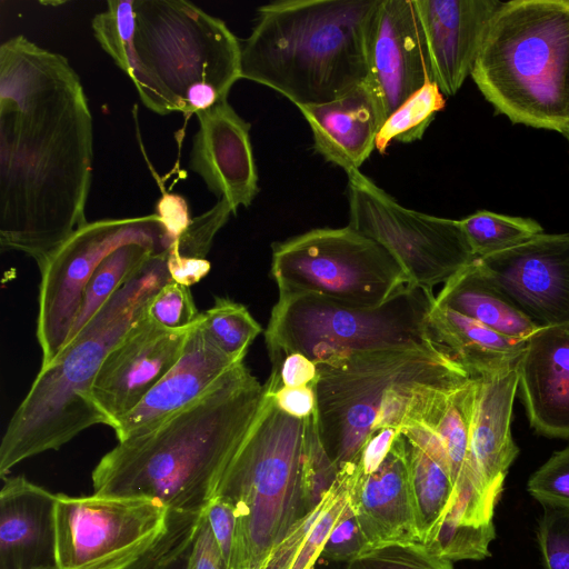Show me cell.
I'll return each instance as SVG.
<instances>
[{
	"instance_id": "6da1fadb",
	"label": "cell",
	"mask_w": 569,
	"mask_h": 569,
	"mask_svg": "<svg viewBox=\"0 0 569 569\" xmlns=\"http://www.w3.org/2000/svg\"><path fill=\"white\" fill-rule=\"evenodd\" d=\"M93 123L69 60L22 34L0 47V247L40 267L86 219Z\"/></svg>"
},
{
	"instance_id": "7a4b0ae2",
	"label": "cell",
	"mask_w": 569,
	"mask_h": 569,
	"mask_svg": "<svg viewBox=\"0 0 569 569\" xmlns=\"http://www.w3.org/2000/svg\"><path fill=\"white\" fill-rule=\"evenodd\" d=\"M264 387L244 362L152 430L118 441L92 470L93 493L154 499L201 513L260 409Z\"/></svg>"
},
{
	"instance_id": "3957f363",
	"label": "cell",
	"mask_w": 569,
	"mask_h": 569,
	"mask_svg": "<svg viewBox=\"0 0 569 569\" xmlns=\"http://www.w3.org/2000/svg\"><path fill=\"white\" fill-rule=\"evenodd\" d=\"M380 0H282L258 8L241 44V79L297 107L335 100L367 79V48Z\"/></svg>"
},
{
	"instance_id": "277c9868",
	"label": "cell",
	"mask_w": 569,
	"mask_h": 569,
	"mask_svg": "<svg viewBox=\"0 0 569 569\" xmlns=\"http://www.w3.org/2000/svg\"><path fill=\"white\" fill-rule=\"evenodd\" d=\"M167 250L153 254L93 318L40 368L3 433L0 476L33 456L58 450L79 433L106 425L92 388L108 353L141 318L151 297L171 280Z\"/></svg>"
},
{
	"instance_id": "5b68a950",
	"label": "cell",
	"mask_w": 569,
	"mask_h": 569,
	"mask_svg": "<svg viewBox=\"0 0 569 569\" xmlns=\"http://www.w3.org/2000/svg\"><path fill=\"white\" fill-rule=\"evenodd\" d=\"M126 76L143 106L196 114L227 101L241 79V44L224 21L183 0H134Z\"/></svg>"
},
{
	"instance_id": "8992f818",
	"label": "cell",
	"mask_w": 569,
	"mask_h": 569,
	"mask_svg": "<svg viewBox=\"0 0 569 569\" xmlns=\"http://www.w3.org/2000/svg\"><path fill=\"white\" fill-rule=\"evenodd\" d=\"M471 78L512 123L569 133V0L505 1Z\"/></svg>"
},
{
	"instance_id": "52a82bcc",
	"label": "cell",
	"mask_w": 569,
	"mask_h": 569,
	"mask_svg": "<svg viewBox=\"0 0 569 569\" xmlns=\"http://www.w3.org/2000/svg\"><path fill=\"white\" fill-rule=\"evenodd\" d=\"M317 417L318 411L305 419L283 412L264 388L257 417L214 496L231 505L237 516L232 569H261L291 527L310 511L305 479Z\"/></svg>"
},
{
	"instance_id": "ba28073f",
	"label": "cell",
	"mask_w": 569,
	"mask_h": 569,
	"mask_svg": "<svg viewBox=\"0 0 569 569\" xmlns=\"http://www.w3.org/2000/svg\"><path fill=\"white\" fill-rule=\"evenodd\" d=\"M435 301L432 290L417 286L378 308L316 293L279 295L264 330L272 370L290 353L322 363L378 350L440 347L428 325Z\"/></svg>"
},
{
	"instance_id": "9c48e42d",
	"label": "cell",
	"mask_w": 569,
	"mask_h": 569,
	"mask_svg": "<svg viewBox=\"0 0 569 569\" xmlns=\"http://www.w3.org/2000/svg\"><path fill=\"white\" fill-rule=\"evenodd\" d=\"M316 366L319 432L338 470L358 462L392 388L411 382L455 387L470 379L441 347L378 350Z\"/></svg>"
},
{
	"instance_id": "30bf717a",
	"label": "cell",
	"mask_w": 569,
	"mask_h": 569,
	"mask_svg": "<svg viewBox=\"0 0 569 569\" xmlns=\"http://www.w3.org/2000/svg\"><path fill=\"white\" fill-rule=\"evenodd\" d=\"M270 274L279 295L316 293L359 308H378L413 286L387 249L349 226L274 242Z\"/></svg>"
},
{
	"instance_id": "8fae6325",
	"label": "cell",
	"mask_w": 569,
	"mask_h": 569,
	"mask_svg": "<svg viewBox=\"0 0 569 569\" xmlns=\"http://www.w3.org/2000/svg\"><path fill=\"white\" fill-rule=\"evenodd\" d=\"M347 176L348 226L387 249L411 284L432 290L477 259L459 220L402 207L360 170Z\"/></svg>"
},
{
	"instance_id": "7c38bea8",
	"label": "cell",
	"mask_w": 569,
	"mask_h": 569,
	"mask_svg": "<svg viewBox=\"0 0 569 569\" xmlns=\"http://www.w3.org/2000/svg\"><path fill=\"white\" fill-rule=\"evenodd\" d=\"M129 242L148 243L161 251L170 247L156 213L106 218L78 228L39 267L36 335L42 353L41 367L67 342L97 267L113 250Z\"/></svg>"
},
{
	"instance_id": "4fadbf2b",
	"label": "cell",
	"mask_w": 569,
	"mask_h": 569,
	"mask_svg": "<svg viewBox=\"0 0 569 569\" xmlns=\"http://www.w3.org/2000/svg\"><path fill=\"white\" fill-rule=\"evenodd\" d=\"M169 519L154 499L58 493V569H126L159 541Z\"/></svg>"
},
{
	"instance_id": "5bb4252c",
	"label": "cell",
	"mask_w": 569,
	"mask_h": 569,
	"mask_svg": "<svg viewBox=\"0 0 569 569\" xmlns=\"http://www.w3.org/2000/svg\"><path fill=\"white\" fill-rule=\"evenodd\" d=\"M476 262L536 327H569V233H541Z\"/></svg>"
},
{
	"instance_id": "9a60e30c",
	"label": "cell",
	"mask_w": 569,
	"mask_h": 569,
	"mask_svg": "<svg viewBox=\"0 0 569 569\" xmlns=\"http://www.w3.org/2000/svg\"><path fill=\"white\" fill-rule=\"evenodd\" d=\"M190 329H166L146 312L130 327L106 357L92 388L106 426L113 429L173 367Z\"/></svg>"
},
{
	"instance_id": "2e32d148",
	"label": "cell",
	"mask_w": 569,
	"mask_h": 569,
	"mask_svg": "<svg viewBox=\"0 0 569 569\" xmlns=\"http://www.w3.org/2000/svg\"><path fill=\"white\" fill-rule=\"evenodd\" d=\"M367 70L366 83L381 124L426 82L433 81L413 0L379 1L369 30Z\"/></svg>"
},
{
	"instance_id": "e0dca14e",
	"label": "cell",
	"mask_w": 569,
	"mask_h": 569,
	"mask_svg": "<svg viewBox=\"0 0 569 569\" xmlns=\"http://www.w3.org/2000/svg\"><path fill=\"white\" fill-rule=\"evenodd\" d=\"M473 392L472 378L456 387L422 386L416 390L401 427L415 422L437 433L448 457L456 505L469 521L485 523L492 521L498 501L486 491L470 461Z\"/></svg>"
},
{
	"instance_id": "ac0fdd59",
	"label": "cell",
	"mask_w": 569,
	"mask_h": 569,
	"mask_svg": "<svg viewBox=\"0 0 569 569\" xmlns=\"http://www.w3.org/2000/svg\"><path fill=\"white\" fill-rule=\"evenodd\" d=\"M189 168L218 200H226L237 213L249 207L258 193V172L250 141V123L228 100L196 113Z\"/></svg>"
},
{
	"instance_id": "d6986e66",
	"label": "cell",
	"mask_w": 569,
	"mask_h": 569,
	"mask_svg": "<svg viewBox=\"0 0 569 569\" xmlns=\"http://www.w3.org/2000/svg\"><path fill=\"white\" fill-rule=\"evenodd\" d=\"M426 39L433 81L456 94L471 76L486 33L505 1L413 0Z\"/></svg>"
},
{
	"instance_id": "ffe728a7",
	"label": "cell",
	"mask_w": 569,
	"mask_h": 569,
	"mask_svg": "<svg viewBox=\"0 0 569 569\" xmlns=\"http://www.w3.org/2000/svg\"><path fill=\"white\" fill-rule=\"evenodd\" d=\"M238 363L241 362L231 359L212 342L199 316L178 361L113 428L118 441L152 430L200 398Z\"/></svg>"
},
{
	"instance_id": "44dd1931",
	"label": "cell",
	"mask_w": 569,
	"mask_h": 569,
	"mask_svg": "<svg viewBox=\"0 0 569 569\" xmlns=\"http://www.w3.org/2000/svg\"><path fill=\"white\" fill-rule=\"evenodd\" d=\"M350 503L367 549L419 541L401 433L372 473L351 465Z\"/></svg>"
},
{
	"instance_id": "7402d4cb",
	"label": "cell",
	"mask_w": 569,
	"mask_h": 569,
	"mask_svg": "<svg viewBox=\"0 0 569 569\" xmlns=\"http://www.w3.org/2000/svg\"><path fill=\"white\" fill-rule=\"evenodd\" d=\"M0 491V569H58L57 495L23 476Z\"/></svg>"
},
{
	"instance_id": "603a6c76",
	"label": "cell",
	"mask_w": 569,
	"mask_h": 569,
	"mask_svg": "<svg viewBox=\"0 0 569 569\" xmlns=\"http://www.w3.org/2000/svg\"><path fill=\"white\" fill-rule=\"evenodd\" d=\"M518 389L538 433L569 438V327L540 329L527 340Z\"/></svg>"
},
{
	"instance_id": "cb8c5ba5",
	"label": "cell",
	"mask_w": 569,
	"mask_h": 569,
	"mask_svg": "<svg viewBox=\"0 0 569 569\" xmlns=\"http://www.w3.org/2000/svg\"><path fill=\"white\" fill-rule=\"evenodd\" d=\"M472 379L470 461L486 491L498 501L508 469L519 452L510 428L518 390V363Z\"/></svg>"
},
{
	"instance_id": "d4e9b609",
	"label": "cell",
	"mask_w": 569,
	"mask_h": 569,
	"mask_svg": "<svg viewBox=\"0 0 569 569\" xmlns=\"http://www.w3.org/2000/svg\"><path fill=\"white\" fill-rule=\"evenodd\" d=\"M298 109L310 126L316 152L347 174L358 171L376 149L381 122L366 81L335 100Z\"/></svg>"
},
{
	"instance_id": "484cf974",
	"label": "cell",
	"mask_w": 569,
	"mask_h": 569,
	"mask_svg": "<svg viewBox=\"0 0 569 569\" xmlns=\"http://www.w3.org/2000/svg\"><path fill=\"white\" fill-rule=\"evenodd\" d=\"M428 325L435 341L477 378L516 366L526 339L510 338L449 308L432 306Z\"/></svg>"
},
{
	"instance_id": "4316f807",
	"label": "cell",
	"mask_w": 569,
	"mask_h": 569,
	"mask_svg": "<svg viewBox=\"0 0 569 569\" xmlns=\"http://www.w3.org/2000/svg\"><path fill=\"white\" fill-rule=\"evenodd\" d=\"M436 305L510 338L528 340L540 330L488 281L476 260L443 284Z\"/></svg>"
},
{
	"instance_id": "83f0119b",
	"label": "cell",
	"mask_w": 569,
	"mask_h": 569,
	"mask_svg": "<svg viewBox=\"0 0 569 569\" xmlns=\"http://www.w3.org/2000/svg\"><path fill=\"white\" fill-rule=\"evenodd\" d=\"M351 465L338 477L322 500L288 531L261 569H313L325 545L350 502Z\"/></svg>"
},
{
	"instance_id": "f1b7e54d",
	"label": "cell",
	"mask_w": 569,
	"mask_h": 569,
	"mask_svg": "<svg viewBox=\"0 0 569 569\" xmlns=\"http://www.w3.org/2000/svg\"><path fill=\"white\" fill-rule=\"evenodd\" d=\"M403 438L417 530L425 543L451 507L455 485L448 465Z\"/></svg>"
},
{
	"instance_id": "f546056e",
	"label": "cell",
	"mask_w": 569,
	"mask_h": 569,
	"mask_svg": "<svg viewBox=\"0 0 569 569\" xmlns=\"http://www.w3.org/2000/svg\"><path fill=\"white\" fill-rule=\"evenodd\" d=\"M160 252L162 251L148 243L129 242L107 256L86 287L82 305L69 338L78 333L153 254Z\"/></svg>"
},
{
	"instance_id": "4dcf8cb0",
	"label": "cell",
	"mask_w": 569,
	"mask_h": 569,
	"mask_svg": "<svg viewBox=\"0 0 569 569\" xmlns=\"http://www.w3.org/2000/svg\"><path fill=\"white\" fill-rule=\"evenodd\" d=\"M459 221L476 258L511 249L543 233V228L533 219L488 210L477 211Z\"/></svg>"
},
{
	"instance_id": "1f68e13d",
	"label": "cell",
	"mask_w": 569,
	"mask_h": 569,
	"mask_svg": "<svg viewBox=\"0 0 569 569\" xmlns=\"http://www.w3.org/2000/svg\"><path fill=\"white\" fill-rule=\"evenodd\" d=\"M200 323L212 342L237 362H243L262 332L247 307L227 297H216L213 305L200 313Z\"/></svg>"
},
{
	"instance_id": "d6a6232c",
	"label": "cell",
	"mask_w": 569,
	"mask_h": 569,
	"mask_svg": "<svg viewBox=\"0 0 569 569\" xmlns=\"http://www.w3.org/2000/svg\"><path fill=\"white\" fill-rule=\"evenodd\" d=\"M446 104L445 94L435 81L426 82L403 101L381 124L376 149L385 153L391 142L411 143L420 140Z\"/></svg>"
},
{
	"instance_id": "836d02e7",
	"label": "cell",
	"mask_w": 569,
	"mask_h": 569,
	"mask_svg": "<svg viewBox=\"0 0 569 569\" xmlns=\"http://www.w3.org/2000/svg\"><path fill=\"white\" fill-rule=\"evenodd\" d=\"M495 537L492 522L469 525L445 516L425 545L450 561L481 560L490 556L489 545Z\"/></svg>"
},
{
	"instance_id": "e575fe53",
	"label": "cell",
	"mask_w": 569,
	"mask_h": 569,
	"mask_svg": "<svg viewBox=\"0 0 569 569\" xmlns=\"http://www.w3.org/2000/svg\"><path fill=\"white\" fill-rule=\"evenodd\" d=\"M96 40L116 66L126 74L136 31L134 0H110L107 9L91 22Z\"/></svg>"
},
{
	"instance_id": "d590c367",
	"label": "cell",
	"mask_w": 569,
	"mask_h": 569,
	"mask_svg": "<svg viewBox=\"0 0 569 569\" xmlns=\"http://www.w3.org/2000/svg\"><path fill=\"white\" fill-rule=\"evenodd\" d=\"M349 569H453V566L416 541L365 549L349 562Z\"/></svg>"
},
{
	"instance_id": "8d00e7d4",
	"label": "cell",
	"mask_w": 569,
	"mask_h": 569,
	"mask_svg": "<svg viewBox=\"0 0 569 569\" xmlns=\"http://www.w3.org/2000/svg\"><path fill=\"white\" fill-rule=\"evenodd\" d=\"M201 513L170 511L166 533L144 556L126 569H173L187 556Z\"/></svg>"
},
{
	"instance_id": "74e56055",
	"label": "cell",
	"mask_w": 569,
	"mask_h": 569,
	"mask_svg": "<svg viewBox=\"0 0 569 569\" xmlns=\"http://www.w3.org/2000/svg\"><path fill=\"white\" fill-rule=\"evenodd\" d=\"M146 316L166 329L187 330L198 321L200 311L189 287L170 280L151 297Z\"/></svg>"
},
{
	"instance_id": "f35d334b",
	"label": "cell",
	"mask_w": 569,
	"mask_h": 569,
	"mask_svg": "<svg viewBox=\"0 0 569 569\" xmlns=\"http://www.w3.org/2000/svg\"><path fill=\"white\" fill-rule=\"evenodd\" d=\"M233 213L226 200L217 203L203 213L192 218L188 228L169 247L186 257L206 259L218 231Z\"/></svg>"
},
{
	"instance_id": "ab89813d",
	"label": "cell",
	"mask_w": 569,
	"mask_h": 569,
	"mask_svg": "<svg viewBox=\"0 0 569 569\" xmlns=\"http://www.w3.org/2000/svg\"><path fill=\"white\" fill-rule=\"evenodd\" d=\"M527 489L543 507L569 508V447L555 452L535 471Z\"/></svg>"
},
{
	"instance_id": "60d3db41",
	"label": "cell",
	"mask_w": 569,
	"mask_h": 569,
	"mask_svg": "<svg viewBox=\"0 0 569 569\" xmlns=\"http://www.w3.org/2000/svg\"><path fill=\"white\" fill-rule=\"evenodd\" d=\"M538 543L546 569H569V508L545 506Z\"/></svg>"
},
{
	"instance_id": "b9f144b4",
	"label": "cell",
	"mask_w": 569,
	"mask_h": 569,
	"mask_svg": "<svg viewBox=\"0 0 569 569\" xmlns=\"http://www.w3.org/2000/svg\"><path fill=\"white\" fill-rule=\"evenodd\" d=\"M365 549H367L366 542L349 502L333 527L321 557L330 561H346L349 563Z\"/></svg>"
},
{
	"instance_id": "7bdbcfd3",
	"label": "cell",
	"mask_w": 569,
	"mask_h": 569,
	"mask_svg": "<svg viewBox=\"0 0 569 569\" xmlns=\"http://www.w3.org/2000/svg\"><path fill=\"white\" fill-rule=\"evenodd\" d=\"M203 512L228 568L232 569L237 540L234 509L227 501L213 498Z\"/></svg>"
},
{
	"instance_id": "ee69618b",
	"label": "cell",
	"mask_w": 569,
	"mask_h": 569,
	"mask_svg": "<svg viewBox=\"0 0 569 569\" xmlns=\"http://www.w3.org/2000/svg\"><path fill=\"white\" fill-rule=\"evenodd\" d=\"M183 569H229L204 512L199 518Z\"/></svg>"
},
{
	"instance_id": "f6af8a7d",
	"label": "cell",
	"mask_w": 569,
	"mask_h": 569,
	"mask_svg": "<svg viewBox=\"0 0 569 569\" xmlns=\"http://www.w3.org/2000/svg\"><path fill=\"white\" fill-rule=\"evenodd\" d=\"M318 378L317 366L301 353H290L280 366L271 370L264 383L269 391L286 387H302L315 385Z\"/></svg>"
},
{
	"instance_id": "bcb514c9",
	"label": "cell",
	"mask_w": 569,
	"mask_h": 569,
	"mask_svg": "<svg viewBox=\"0 0 569 569\" xmlns=\"http://www.w3.org/2000/svg\"><path fill=\"white\" fill-rule=\"evenodd\" d=\"M154 213L159 217L164 228L170 246L188 228L192 220L187 200L182 196L172 192H162V196L156 203Z\"/></svg>"
},
{
	"instance_id": "7dc6e473",
	"label": "cell",
	"mask_w": 569,
	"mask_h": 569,
	"mask_svg": "<svg viewBox=\"0 0 569 569\" xmlns=\"http://www.w3.org/2000/svg\"><path fill=\"white\" fill-rule=\"evenodd\" d=\"M266 390L272 395L278 408L292 417L305 419L317 411L315 385L302 387L283 386L276 391H269L267 388Z\"/></svg>"
},
{
	"instance_id": "c3c4849f",
	"label": "cell",
	"mask_w": 569,
	"mask_h": 569,
	"mask_svg": "<svg viewBox=\"0 0 569 569\" xmlns=\"http://www.w3.org/2000/svg\"><path fill=\"white\" fill-rule=\"evenodd\" d=\"M399 433L398 429L383 428L368 439L357 462L361 475H370L381 466Z\"/></svg>"
},
{
	"instance_id": "681fc988",
	"label": "cell",
	"mask_w": 569,
	"mask_h": 569,
	"mask_svg": "<svg viewBox=\"0 0 569 569\" xmlns=\"http://www.w3.org/2000/svg\"><path fill=\"white\" fill-rule=\"evenodd\" d=\"M167 270L172 281L190 287L203 279L211 264L207 259L186 257L172 248L167 249Z\"/></svg>"
},
{
	"instance_id": "f907efd6",
	"label": "cell",
	"mask_w": 569,
	"mask_h": 569,
	"mask_svg": "<svg viewBox=\"0 0 569 569\" xmlns=\"http://www.w3.org/2000/svg\"><path fill=\"white\" fill-rule=\"evenodd\" d=\"M187 555H188V553H187ZM186 558H187V556H186L184 558H182V559L180 560V562H179V563H178L173 569H183L184 563H186Z\"/></svg>"
},
{
	"instance_id": "816d5d0a",
	"label": "cell",
	"mask_w": 569,
	"mask_h": 569,
	"mask_svg": "<svg viewBox=\"0 0 569 569\" xmlns=\"http://www.w3.org/2000/svg\"><path fill=\"white\" fill-rule=\"evenodd\" d=\"M567 140L569 141V133L566 136Z\"/></svg>"
}]
</instances>
